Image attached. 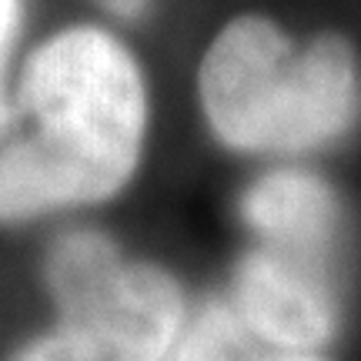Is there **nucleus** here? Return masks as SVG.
Masks as SVG:
<instances>
[{"instance_id":"obj_7","label":"nucleus","mask_w":361,"mask_h":361,"mask_svg":"<svg viewBox=\"0 0 361 361\" xmlns=\"http://www.w3.org/2000/svg\"><path fill=\"white\" fill-rule=\"evenodd\" d=\"M20 13H24V0H0V64L7 57V47L17 37L20 27Z\"/></svg>"},{"instance_id":"obj_4","label":"nucleus","mask_w":361,"mask_h":361,"mask_svg":"<svg viewBox=\"0 0 361 361\" xmlns=\"http://www.w3.org/2000/svg\"><path fill=\"white\" fill-rule=\"evenodd\" d=\"M234 311L251 335L284 351L318 348L338 328L328 274L268 245L238 264Z\"/></svg>"},{"instance_id":"obj_3","label":"nucleus","mask_w":361,"mask_h":361,"mask_svg":"<svg viewBox=\"0 0 361 361\" xmlns=\"http://www.w3.org/2000/svg\"><path fill=\"white\" fill-rule=\"evenodd\" d=\"M61 324L11 361H164L184 328V298L168 271L124 261L97 231L64 234L47 255Z\"/></svg>"},{"instance_id":"obj_6","label":"nucleus","mask_w":361,"mask_h":361,"mask_svg":"<svg viewBox=\"0 0 361 361\" xmlns=\"http://www.w3.org/2000/svg\"><path fill=\"white\" fill-rule=\"evenodd\" d=\"M245 322L238 318L234 305L211 301L188 328H180L174 348L164 361H255Z\"/></svg>"},{"instance_id":"obj_2","label":"nucleus","mask_w":361,"mask_h":361,"mask_svg":"<svg viewBox=\"0 0 361 361\" xmlns=\"http://www.w3.org/2000/svg\"><path fill=\"white\" fill-rule=\"evenodd\" d=\"M201 104L234 151L301 154L351 124L355 51L341 34H322L295 51L278 24L238 17L201 61Z\"/></svg>"},{"instance_id":"obj_5","label":"nucleus","mask_w":361,"mask_h":361,"mask_svg":"<svg viewBox=\"0 0 361 361\" xmlns=\"http://www.w3.org/2000/svg\"><path fill=\"white\" fill-rule=\"evenodd\" d=\"M241 214L268 247L305 261L311 268L328 264L338 241V197L308 171H271L241 197Z\"/></svg>"},{"instance_id":"obj_8","label":"nucleus","mask_w":361,"mask_h":361,"mask_svg":"<svg viewBox=\"0 0 361 361\" xmlns=\"http://www.w3.org/2000/svg\"><path fill=\"white\" fill-rule=\"evenodd\" d=\"M107 13H114V17H124V20H134V17H141L144 7H147V0H97Z\"/></svg>"},{"instance_id":"obj_1","label":"nucleus","mask_w":361,"mask_h":361,"mask_svg":"<svg viewBox=\"0 0 361 361\" xmlns=\"http://www.w3.org/2000/svg\"><path fill=\"white\" fill-rule=\"evenodd\" d=\"M37 134L0 154V221L114 197L141 161L147 97L130 51L71 27L30 54L20 84Z\"/></svg>"},{"instance_id":"obj_9","label":"nucleus","mask_w":361,"mask_h":361,"mask_svg":"<svg viewBox=\"0 0 361 361\" xmlns=\"http://www.w3.org/2000/svg\"><path fill=\"white\" fill-rule=\"evenodd\" d=\"M255 361H324L311 351H284V348H271V351H261L255 355Z\"/></svg>"}]
</instances>
